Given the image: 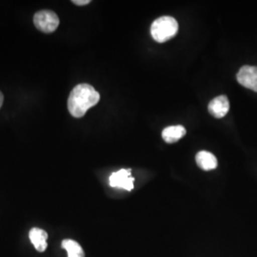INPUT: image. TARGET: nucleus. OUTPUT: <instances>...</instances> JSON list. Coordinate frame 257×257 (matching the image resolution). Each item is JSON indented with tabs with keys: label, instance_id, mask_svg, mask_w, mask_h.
Returning a JSON list of instances; mask_svg holds the SVG:
<instances>
[{
	"label": "nucleus",
	"instance_id": "1",
	"mask_svg": "<svg viewBox=\"0 0 257 257\" xmlns=\"http://www.w3.org/2000/svg\"><path fill=\"white\" fill-rule=\"evenodd\" d=\"M100 100V94L89 84L75 86L68 98V110L75 117L80 118L87 110L95 106Z\"/></svg>",
	"mask_w": 257,
	"mask_h": 257
},
{
	"label": "nucleus",
	"instance_id": "2",
	"mask_svg": "<svg viewBox=\"0 0 257 257\" xmlns=\"http://www.w3.org/2000/svg\"><path fill=\"white\" fill-rule=\"evenodd\" d=\"M178 23L172 17H162L154 21L151 27L152 37L156 42L164 43L176 36Z\"/></svg>",
	"mask_w": 257,
	"mask_h": 257
},
{
	"label": "nucleus",
	"instance_id": "3",
	"mask_svg": "<svg viewBox=\"0 0 257 257\" xmlns=\"http://www.w3.org/2000/svg\"><path fill=\"white\" fill-rule=\"evenodd\" d=\"M34 23L37 30L42 33H54L59 25V19L53 11L42 10L37 12L34 17Z\"/></svg>",
	"mask_w": 257,
	"mask_h": 257
},
{
	"label": "nucleus",
	"instance_id": "4",
	"mask_svg": "<svg viewBox=\"0 0 257 257\" xmlns=\"http://www.w3.org/2000/svg\"><path fill=\"white\" fill-rule=\"evenodd\" d=\"M239 84L257 92V67L245 65L239 70L236 75Z\"/></svg>",
	"mask_w": 257,
	"mask_h": 257
},
{
	"label": "nucleus",
	"instance_id": "5",
	"mask_svg": "<svg viewBox=\"0 0 257 257\" xmlns=\"http://www.w3.org/2000/svg\"><path fill=\"white\" fill-rule=\"evenodd\" d=\"M131 170H120L111 174L109 179L110 187L124 189L126 191H132L134 189V181L135 179L131 176Z\"/></svg>",
	"mask_w": 257,
	"mask_h": 257
},
{
	"label": "nucleus",
	"instance_id": "6",
	"mask_svg": "<svg viewBox=\"0 0 257 257\" xmlns=\"http://www.w3.org/2000/svg\"><path fill=\"white\" fill-rule=\"evenodd\" d=\"M208 109L215 118H223L230 110V102L226 95H219L210 102Z\"/></svg>",
	"mask_w": 257,
	"mask_h": 257
},
{
	"label": "nucleus",
	"instance_id": "7",
	"mask_svg": "<svg viewBox=\"0 0 257 257\" xmlns=\"http://www.w3.org/2000/svg\"><path fill=\"white\" fill-rule=\"evenodd\" d=\"M29 237L37 251L42 252L48 247V233L45 230H41L39 228H33L29 232Z\"/></svg>",
	"mask_w": 257,
	"mask_h": 257
},
{
	"label": "nucleus",
	"instance_id": "8",
	"mask_svg": "<svg viewBox=\"0 0 257 257\" xmlns=\"http://www.w3.org/2000/svg\"><path fill=\"white\" fill-rule=\"evenodd\" d=\"M196 164L204 171H211L217 167V159L210 152L201 151L195 156Z\"/></svg>",
	"mask_w": 257,
	"mask_h": 257
},
{
	"label": "nucleus",
	"instance_id": "9",
	"mask_svg": "<svg viewBox=\"0 0 257 257\" xmlns=\"http://www.w3.org/2000/svg\"><path fill=\"white\" fill-rule=\"evenodd\" d=\"M185 135L186 128L181 125L167 127L162 132V138L167 143H175L185 137Z\"/></svg>",
	"mask_w": 257,
	"mask_h": 257
},
{
	"label": "nucleus",
	"instance_id": "10",
	"mask_svg": "<svg viewBox=\"0 0 257 257\" xmlns=\"http://www.w3.org/2000/svg\"><path fill=\"white\" fill-rule=\"evenodd\" d=\"M62 248L68 252V257H85L81 246L74 240L66 239L62 242Z\"/></svg>",
	"mask_w": 257,
	"mask_h": 257
},
{
	"label": "nucleus",
	"instance_id": "11",
	"mask_svg": "<svg viewBox=\"0 0 257 257\" xmlns=\"http://www.w3.org/2000/svg\"><path fill=\"white\" fill-rule=\"evenodd\" d=\"M91 1L90 0H74L73 3L75 5H78V6H84V5H87L89 4Z\"/></svg>",
	"mask_w": 257,
	"mask_h": 257
},
{
	"label": "nucleus",
	"instance_id": "12",
	"mask_svg": "<svg viewBox=\"0 0 257 257\" xmlns=\"http://www.w3.org/2000/svg\"><path fill=\"white\" fill-rule=\"evenodd\" d=\"M3 101H4V95H3V93H2V92H0V108L2 107Z\"/></svg>",
	"mask_w": 257,
	"mask_h": 257
}]
</instances>
